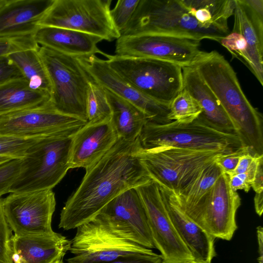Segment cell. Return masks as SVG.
I'll list each match as a JSON object with an SVG mask.
<instances>
[{"label": "cell", "instance_id": "cell-4", "mask_svg": "<svg viewBox=\"0 0 263 263\" xmlns=\"http://www.w3.org/2000/svg\"><path fill=\"white\" fill-rule=\"evenodd\" d=\"M77 131L44 136L31 145L21 159V171L10 193L52 190L70 169V151Z\"/></svg>", "mask_w": 263, "mask_h": 263}, {"label": "cell", "instance_id": "cell-23", "mask_svg": "<svg viewBox=\"0 0 263 263\" xmlns=\"http://www.w3.org/2000/svg\"><path fill=\"white\" fill-rule=\"evenodd\" d=\"M183 89L199 104L201 112L197 119L222 133H234L233 125L219 101L192 66L182 67Z\"/></svg>", "mask_w": 263, "mask_h": 263}, {"label": "cell", "instance_id": "cell-20", "mask_svg": "<svg viewBox=\"0 0 263 263\" xmlns=\"http://www.w3.org/2000/svg\"><path fill=\"white\" fill-rule=\"evenodd\" d=\"M168 216L178 235L193 256L200 263H211L216 256L215 238L191 220L179 207L175 194L160 186Z\"/></svg>", "mask_w": 263, "mask_h": 263}, {"label": "cell", "instance_id": "cell-30", "mask_svg": "<svg viewBox=\"0 0 263 263\" xmlns=\"http://www.w3.org/2000/svg\"><path fill=\"white\" fill-rule=\"evenodd\" d=\"M201 112L198 103L183 89L169 105L167 118L170 121L189 123L197 119Z\"/></svg>", "mask_w": 263, "mask_h": 263}, {"label": "cell", "instance_id": "cell-2", "mask_svg": "<svg viewBox=\"0 0 263 263\" xmlns=\"http://www.w3.org/2000/svg\"><path fill=\"white\" fill-rule=\"evenodd\" d=\"M235 0H140L120 36L162 34L219 42L230 33Z\"/></svg>", "mask_w": 263, "mask_h": 263}, {"label": "cell", "instance_id": "cell-22", "mask_svg": "<svg viewBox=\"0 0 263 263\" xmlns=\"http://www.w3.org/2000/svg\"><path fill=\"white\" fill-rule=\"evenodd\" d=\"M54 0H7L0 7V36L34 35Z\"/></svg>", "mask_w": 263, "mask_h": 263}, {"label": "cell", "instance_id": "cell-39", "mask_svg": "<svg viewBox=\"0 0 263 263\" xmlns=\"http://www.w3.org/2000/svg\"><path fill=\"white\" fill-rule=\"evenodd\" d=\"M23 78L8 56L0 57V85L11 80Z\"/></svg>", "mask_w": 263, "mask_h": 263}, {"label": "cell", "instance_id": "cell-18", "mask_svg": "<svg viewBox=\"0 0 263 263\" xmlns=\"http://www.w3.org/2000/svg\"><path fill=\"white\" fill-rule=\"evenodd\" d=\"M118 139L111 119L98 123L87 122L73 136L69 160L70 169H88L99 161Z\"/></svg>", "mask_w": 263, "mask_h": 263}, {"label": "cell", "instance_id": "cell-25", "mask_svg": "<svg viewBox=\"0 0 263 263\" xmlns=\"http://www.w3.org/2000/svg\"><path fill=\"white\" fill-rule=\"evenodd\" d=\"M105 91L111 109V121L119 139L134 141L138 138L149 121L147 117L129 101L106 88Z\"/></svg>", "mask_w": 263, "mask_h": 263}, {"label": "cell", "instance_id": "cell-35", "mask_svg": "<svg viewBox=\"0 0 263 263\" xmlns=\"http://www.w3.org/2000/svg\"><path fill=\"white\" fill-rule=\"evenodd\" d=\"M21 159H12L0 163V198L10 193V189L18 176Z\"/></svg>", "mask_w": 263, "mask_h": 263}, {"label": "cell", "instance_id": "cell-12", "mask_svg": "<svg viewBox=\"0 0 263 263\" xmlns=\"http://www.w3.org/2000/svg\"><path fill=\"white\" fill-rule=\"evenodd\" d=\"M93 219L120 238L147 249L155 248L146 212L135 188L116 196Z\"/></svg>", "mask_w": 263, "mask_h": 263}, {"label": "cell", "instance_id": "cell-32", "mask_svg": "<svg viewBox=\"0 0 263 263\" xmlns=\"http://www.w3.org/2000/svg\"><path fill=\"white\" fill-rule=\"evenodd\" d=\"M219 43L236 58L243 63L253 73V68L248 53V47L245 39L239 33L232 30Z\"/></svg>", "mask_w": 263, "mask_h": 263}, {"label": "cell", "instance_id": "cell-44", "mask_svg": "<svg viewBox=\"0 0 263 263\" xmlns=\"http://www.w3.org/2000/svg\"><path fill=\"white\" fill-rule=\"evenodd\" d=\"M262 192L255 193L254 198V207L256 213L261 216L263 211V195Z\"/></svg>", "mask_w": 263, "mask_h": 263}, {"label": "cell", "instance_id": "cell-10", "mask_svg": "<svg viewBox=\"0 0 263 263\" xmlns=\"http://www.w3.org/2000/svg\"><path fill=\"white\" fill-rule=\"evenodd\" d=\"M240 204L239 194L230 186L229 176L222 173L195 204L184 208L178 205L191 220L215 238L230 240L237 229L236 214Z\"/></svg>", "mask_w": 263, "mask_h": 263}, {"label": "cell", "instance_id": "cell-48", "mask_svg": "<svg viewBox=\"0 0 263 263\" xmlns=\"http://www.w3.org/2000/svg\"><path fill=\"white\" fill-rule=\"evenodd\" d=\"M54 263H64V262L63 261V260H61L59 261L55 262Z\"/></svg>", "mask_w": 263, "mask_h": 263}, {"label": "cell", "instance_id": "cell-45", "mask_svg": "<svg viewBox=\"0 0 263 263\" xmlns=\"http://www.w3.org/2000/svg\"><path fill=\"white\" fill-rule=\"evenodd\" d=\"M11 159H12V158L8 157L0 156V163H3Z\"/></svg>", "mask_w": 263, "mask_h": 263}, {"label": "cell", "instance_id": "cell-33", "mask_svg": "<svg viewBox=\"0 0 263 263\" xmlns=\"http://www.w3.org/2000/svg\"><path fill=\"white\" fill-rule=\"evenodd\" d=\"M38 46L34 35L0 36V57Z\"/></svg>", "mask_w": 263, "mask_h": 263}, {"label": "cell", "instance_id": "cell-29", "mask_svg": "<svg viewBox=\"0 0 263 263\" xmlns=\"http://www.w3.org/2000/svg\"><path fill=\"white\" fill-rule=\"evenodd\" d=\"M86 112L89 123H98L111 119V112L105 88L91 78L87 92Z\"/></svg>", "mask_w": 263, "mask_h": 263}, {"label": "cell", "instance_id": "cell-27", "mask_svg": "<svg viewBox=\"0 0 263 263\" xmlns=\"http://www.w3.org/2000/svg\"><path fill=\"white\" fill-rule=\"evenodd\" d=\"M37 48L16 52L8 57L19 70L30 88L50 95V79Z\"/></svg>", "mask_w": 263, "mask_h": 263}, {"label": "cell", "instance_id": "cell-16", "mask_svg": "<svg viewBox=\"0 0 263 263\" xmlns=\"http://www.w3.org/2000/svg\"><path fill=\"white\" fill-rule=\"evenodd\" d=\"M87 122L55 109L50 101L43 105L0 115V135L35 138L77 131Z\"/></svg>", "mask_w": 263, "mask_h": 263}, {"label": "cell", "instance_id": "cell-41", "mask_svg": "<svg viewBox=\"0 0 263 263\" xmlns=\"http://www.w3.org/2000/svg\"><path fill=\"white\" fill-rule=\"evenodd\" d=\"M255 157L249 154L242 155L240 158L235 169L228 176H231L246 172L250 167Z\"/></svg>", "mask_w": 263, "mask_h": 263}, {"label": "cell", "instance_id": "cell-43", "mask_svg": "<svg viewBox=\"0 0 263 263\" xmlns=\"http://www.w3.org/2000/svg\"><path fill=\"white\" fill-rule=\"evenodd\" d=\"M257 237L258 245L259 263H263V228L261 226L257 227Z\"/></svg>", "mask_w": 263, "mask_h": 263}, {"label": "cell", "instance_id": "cell-24", "mask_svg": "<svg viewBox=\"0 0 263 263\" xmlns=\"http://www.w3.org/2000/svg\"><path fill=\"white\" fill-rule=\"evenodd\" d=\"M34 37L39 46L74 57L99 53L107 58L109 55L98 47L103 40L101 37L74 30L40 26Z\"/></svg>", "mask_w": 263, "mask_h": 263}, {"label": "cell", "instance_id": "cell-31", "mask_svg": "<svg viewBox=\"0 0 263 263\" xmlns=\"http://www.w3.org/2000/svg\"><path fill=\"white\" fill-rule=\"evenodd\" d=\"M42 137L22 138L0 135V156L22 159L28 149Z\"/></svg>", "mask_w": 263, "mask_h": 263}, {"label": "cell", "instance_id": "cell-46", "mask_svg": "<svg viewBox=\"0 0 263 263\" xmlns=\"http://www.w3.org/2000/svg\"><path fill=\"white\" fill-rule=\"evenodd\" d=\"M7 0H0V7L2 6L6 2Z\"/></svg>", "mask_w": 263, "mask_h": 263}, {"label": "cell", "instance_id": "cell-9", "mask_svg": "<svg viewBox=\"0 0 263 263\" xmlns=\"http://www.w3.org/2000/svg\"><path fill=\"white\" fill-rule=\"evenodd\" d=\"M111 0H54L40 26L67 28L112 41L120 37L110 16Z\"/></svg>", "mask_w": 263, "mask_h": 263}, {"label": "cell", "instance_id": "cell-47", "mask_svg": "<svg viewBox=\"0 0 263 263\" xmlns=\"http://www.w3.org/2000/svg\"><path fill=\"white\" fill-rule=\"evenodd\" d=\"M188 263H200V262H198L196 261L195 260H192V261H190V262H189Z\"/></svg>", "mask_w": 263, "mask_h": 263}, {"label": "cell", "instance_id": "cell-8", "mask_svg": "<svg viewBox=\"0 0 263 263\" xmlns=\"http://www.w3.org/2000/svg\"><path fill=\"white\" fill-rule=\"evenodd\" d=\"M39 54L50 79V101L64 114L87 122L86 100L90 77L77 58L39 46Z\"/></svg>", "mask_w": 263, "mask_h": 263}, {"label": "cell", "instance_id": "cell-21", "mask_svg": "<svg viewBox=\"0 0 263 263\" xmlns=\"http://www.w3.org/2000/svg\"><path fill=\"white\" fill-rule=\"evenodd\" d=\"M70 240L53 232L31 235H13L11 242L13 263H54L63 260Z\"/></svg>", "mask_w": 263, "mask_h": 263}, {"label": "cell", "instance_id": "cell-42", "mask_svg": "<svg viewBox=\"0 0 263 263\" xmlns=\"http://www.w3.org/2000/svg\"><path fill=\"white\" fill-rule=\"evenodd\" d=\"M251 187L255 193L263 192V161L260 162L258 166Z\"/></svg>", "mask_w": 263, "mask_h": 263}, {"label": "cell", "instance_id": "cell-28", "mask_svg": "<svg viewBox=\"0 0 263 263\" xmlns=\"http://www.w3.org/2000/svg\"><path fill=\"white\" fill-rule=\"evenodd\" d=\"M222 173L215 160L205 166L183 195H175L179 206L184 208L195 204L212 188Z\"/></svg>", "mask_w": 263, "mask_h": 263}, {"label": "cell", "instance_id": "cell-1", "mask_svg": "<svg viewBox=\"0 0 263 263\" xmlns=\"http://www.w3.org/2000/svg\"><path fill=\"white\" fill-rule=\"evenodd\" d=\"M141 148L139 138L134 141L120 138L86 170L61 211L59 228L66 231L77 229L93 219L121 193L151 180L136 155Z\"/></svg>", "mask_w": 263, "mask_h": 263}, {"label": "cell", "instance_id": "cell-38", "mask_svg": "<svg viewBox=\"0 0 263 263\" xmlns=\"http://www.w3.org/2000/svg\"><path fill=\"white\" fill-rule=\"evenodd\" d=\"M246 154H249L248 150L241 147L230 153L221 154L215 159V162L223 173L229 175L235 169L240 158Z\"/></svg>", "mask_w": 263, "mask_h": 263}, {"label": "cell", "instance_id": "cell-15", "mask_svg": "<svg viewBox=\"0 0 263 263\" xmlns=\"http://www.w3.org/2000/svg\"><path fill=\"white\" fill-rule=\"evenodd\" d=\"M203 52L198 41L162 34L120 36L115 46L117 55L161 60L182 67L193 65Z\"/></svg>", "mask_w": 263, "mask_h": 263}, {"label": "cell", "instance_id": "cell-26", "mask_svg": "<svg viewBox=\"0 0 263 263\" xmlns=\"http://www.w3.org/2000/svg\"><path fill=\"white\" fill-rule=\"evenodd\" d=\"M50 95L32 89L24 78L0 85V115L39 106L50 101Z\"/></svg>", "mask_w": 263, "mask_h": 263}, {"label": "cell", "instance_id": "cell-14", "mask_svg": "<svg viewBox=\"0 0 263 263\" xmlns=\"http://www.w3.org/2000/svg\"><path fill=\"white\" fill-rule=\"evenodd\" d=\"M56 201L52 190L10 193L3 199L6 220L16 235L51 234Z\"/></svg>", "mask_w": 263, "mask_h": 263}, {"label": "cell", "instance_id": "cell-5", "mask_svg": "<svg viewBox=\"0 0 263 263\" xmlns=\"http://www.w3.org/2000/svg\"><path fill=\"white\" fill-rule=\"evenodd\" d=\"M139 139L141 148L146 150L173 147L228 154L242 147L235 134L219 132L198 119L189 123L148 121Z\"/></svg>", "mask_w": 263, "mask_h": 263}, {"label": "cell", "instance_id": "cell-3", "mask_svg": "<svg viewBox=\"0 0 263 263\" xmlns=\"http://www.w3.org/2000/svg\"><path fill=\"white\" fill-rule=\"evenodd\" d=\"M192 66L219 101L242 146L253 156H263L262 115L247 99L228 61L216 51H204Z\"/></svg>", "mask_w": 263, "mask_h": 263}, {"label": "cell", "instance_id": "cell-7", "mask_svg": "<svg viewBox=\"0 0 263 263\" xmlns=\"http://www.w3.org/2000/svg\"><path fill=\"white\" fill-rule=\"evenodd\" d=\"M110 67L138 90L169 106L183 89L182 67L166 61L109 54Z\"/></svg>", "mask_w": 263, "mask_h": 263}, {"label": "cell", "instance_id": "cell-36", "mask_svg": "<svg viewBox=\"0 0 263 263\" xmlns=\"http://www.w3.org/2000/svg\"><path fill=\"white\" fill-rule=\"evenodd\" d=\"M12 231L4 215L3 199L0 198V263H13L11 250Z\"/></svg>", "mask_w": 263, "mask_h": 263}, {"label": "cell", "instance_id": "cell-6", "mask_svg": "<svg viewBox=\"0 0 263 263\" xmlns=\"http://www.w3.org/2000/svg\"><path fill=\"white\" fill-rule=\"evenodd\" d=\"M221 154L171 147L159 150L141 148L136 155L151 180L180 196Z\"/></svg>", "mask_w": 263, "mask_h": 263}, {"label": "cell", "instance_id": "cell-19", "mask_svg": "<svg viewBox=\"0 0 263 263\" xmlns=\"http://www.w3.org/2000/svg\"><path fill=\"white\" fill-rule=\"evenodd\" d=\"M232 30L245 39L255 78L263 85V1L235 0Z\"/></svg>", "mask_w": 263, "mask_h": 263}, {"label": "cell", "instance_id": "cell-11", "mask_svg": "<svg viewBox=\"0 0 263 263\" xmlns=\"http://www.w3.org/2000/svg\"><path fill=\"white\" fill-rule=\"evenodd\" d=\"M69 251L74 256L67 263H103L153 251L120 238L94 219L77 228Z\"/></svg>", "mask_w": 263, "mask_h": 263}, {"label": "cell", "instance_id": "cell-34", "mask_svg": "<svg viewBox=\"0 0 263 263\" xmlns=\"http://www.w3.org/2000/svg\"><path fill=\"white\" fill-rule=\"evenodd\" d=\"M140 0H119L110 10L112 22L120 33L125 28L134 14Z\"/></svg>", "mask_w": 263, "mask_h": 263}, {"label": "cell", "instance_id": "cell-37", "mask_svg": "<svg viewBox=\"0 0 263 263\" xmlns=\"http://www.w3.org/2000/svg\"><path fill=\"white\" fill-rule=\"evenodd\" d=\"M262 161L263 156L256 157L246 172L229 176V184L233 191L237 192V190H243L248 192L250 190L258 166Z\"/></svg>", "mask_w": 263, "mask_h": 263}, {"label": "cell", "instance_id": "cell-17", "mask_svg": "<svg viewBox=\"0 0 263 263\" xmlns=\"http://www.w3.org/2000/svg\"><path fill=\"white\" fill-rule=\"evenodd\" d=\"M76 58L92 80L135 105L149 122L157 124L171 122L167 118L168 105L154 100L132 86L110 67L106 60L96 55Z\"/></svg>", "mask_w": 263, "mask_h": 263}, {"label": "cell", "instance_id": "cell-13", "mask_svg": "<svg viewBox=\"0 0 263 263\" xmlns=\"http://www.w3.org/2000/svg\"><path fill=\"white\" fill-rule=\"evenodd\" d=\"M135 189L143 204L155 248L160 252L162 263H188L194 260L168 216L159 185L150 180Z\"/></svg>", "mask_w": 263, "mask_h": 263}, {"label": "cell", "instance_id": "cell-40", "mask_svg": "<svg viewBox=\"0 0 263 263\" xmlns=\"http://www.w3.org/2000/svg\"><path fill=\"white\" fill-rule=\"evenodd\" d=\"M161 256L154 252L120 258L103 263H162Z\"/></svg>", "mask_w": 263, "mask_h": 263}]
</instances>
